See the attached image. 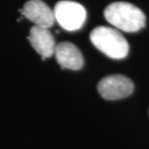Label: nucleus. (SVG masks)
I'll return each instance as SVG.
<instances>
[{
    "label": "nucleus",
    "mask_w": 149,
    "mask_h": 149,
    "mask_svg": "<svg viewBox=\"0 0 149 149\" xmlns=\"http://www.w3.org/2000/svg\"><path fill=\"white\" fill-rule=\"evenodd\" d=\"M104 16L115 28L125 32H136L145 26V15L129 2H113L105 9Z\"/></svg>",
    "instance_id": "nucleus-1"
},
{
    "label": "nucleus",
    "mask_w": 149,
    "mask_h": 149,
    "mask_svg": "<svg viewBox=\"0 0 149 149\" xmlns=\"http://www.w3.org/2000/svg\"><path fill=\"white\" fill-rule=\"evenodd\" d=\"M90 40L100 52L113 59H122L129 52V45L120 32L114 28L99 26L91 31Z\"/></svg>",
    "instance_id": "nucleus-2"
},
{
    "label": "nucleus",
    "mask_w": 149,
    "mask_h": 149,
    "mask_svg": "<svg viewBox=\"0 0 149 149\" xmlns=\"http://www.w3.org/2000/svg\"><path fill=\"white\" fill-rule=\"evenodd\" d=\"M55 20L67 31H76L82 27L86 19V10L77 2L63 0L55 5L53 10Z\"/></svg>",
    "instance_id": "nucleus-3"
},
{
    "label": "nucleus",
    "mask_w": 149,
    "mask_h": 149,
    "mask_svg": "<svg viewBox=\"0 0 149 149\" xmlns=\"http://www.w3.org/2000/svg\"><path fill=\"white\" fill-rule=\"evenodd\" d=\"M98 91L106 100H119L130 96L134 91V83L122 74L104 77L98 83Z\"/></svg>",
    "instance_id": "nucleus-4"
},
{
    "label": "nucleus",
    "mask_w": 149,
    "mask_h": 149,
    "mask_svg": "<svg viewBox=\"0 0 149 149\" xmlns=\"http://www.w3.org/2000/svg\"><path fill=\"white\" fill-rule=\"evenodd\" d=\"M19 12L23 17L40 27L49 29L55 22L53 11L42 0H29Z\"/></svg>",
    "instance_id": "nucleus-5"
},
{
    "label": "nucleus",
    "mask_w": 149,
    "mask_h": 149,
    "mask_svg": "<svg viewBox=\"0 0 149 149\" xmlns=\"http://www.w3.org/2000/svg\"><path fill=\"white\" fill-rule=\"evenodd\" d=\"M28 41L33 49L42 56L43 60L54 54L55 40L47 28L34 25L29 31Z\"/></svg>",
    "instance_id": "nucleus-6"
},
{
    "label": "nucleus",
    "mask_w": 149,
    "mask_h": 149,
    "mask_svg": "<svg viewBox=\"0 0 149 149\" xmlns=\"http://www.w3.org/2000/svg\"><path fill=\"white\" fill-rule=\"evenodd\" d=\"M54 55L57 63L63 69L79 70L84 63L80 50L69 42H62L55 47Z\"/></svg>",
    "instance_id": "nucleus-7"
}]
</instances>
